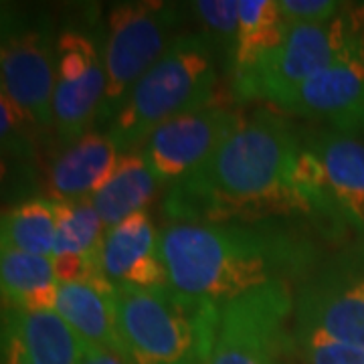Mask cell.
<instances>
[{
	"label": "cell",
	"mask_w": 364,
	"mask_h": 364,
	"mask_svg": "<svg viewBox=\"0 0 364 364\" xmlns=\"http://www.w3.org/2000/svg\"><path fill=\"white\" fill-rule=\"evenodd\" d=\"M57 213L51 198H26L2 215V249L51 257Z\"/></svg>",
	"instance_id": "7402d4cb"
},
{
	"label": "cell",
	"mask_w": 364,
	"mask_h": 364,
	"mask_svg": "<svg viewBox=\"0 0 364 364\" xmlns=\"http://www.w3.org/2000/svg\"><path fill=\"white\" fill-rule=\"evenodd\" d=\"M291 324L364 350V255L342 253L299 282Z\"/></svg>",
	"instance_id": "30bf717a"
},
{
	"label": "cell",
	"mask_w": 364,
	"mask_h": 364,
	"mask_svg": "<svg viewBox=\"0 0 364 364\" xmlns=\"http://www.w3.org/2000/svg\"><path fill=\"white\" fill-rule=\"evenodd\" d=\"M102 269L114 287L168 286V273L160 251V233L146 210L105 231Z\"/></svg>",
	"instance_id": "5bb4252c"
},
{
	"label": "cell",
	"mask_w": 364,
	"mask_h": 364,
	"mask_svg": "<svg viewBox=\"0 0 364 364\" xmlns=\"http://www.w3.org/2000/svg\"><path fill=\"white\" fill-rule=\"evenodd\" d=\"M219 308L172 286L114 287L117 332L130 364H203Z\"/></svg>",
	"instance_id": "277c9868"
},
{
	"label": "cell",
	"mask_w": 364,
	"mask_h": 364,
	"mask_svg": "<svg viewBox=\"0 0 364 364\" xmlns=\"http://www.w3.org/2000/svg\"><path fill=\"white\" fill-rule=\"evenodd\" d=\"M119 150L107 132L91 130L53 158L47 188L53 200H85L97 195L116 172Z\"/></svg>",
	"instance_id": "2e32d148"
},
{
	"label": "cell",
	"mask_w": 364,
	"mask_h": 364,
	"mask_svg": "<svg viewBox=\"0 0 364 364\" xmlns=\"http://www.w3.org/2000/svg\"><path fill=\"white\" fill-rule=\"evenodd\" d=\"M301 128L259 107L198 170L170 184L172 223H257L304 213L296 191Z\"/></svg>",
	"instance_id": "6da1fadb"
},
{
	"label": "cell",
	"mask_w": 364,
	"mask_h": 364,
	"mask_svg": "<svg viewBox=\"0 0 364 364\" xmlns=\"http://www.w3.org/2000/svg\"><path fill=\"white\" fill-rule=\"evenodd\" d=\"M296 294L279 282L225 301L203 364H282L291 350Z\"/></svg>",
	"instance_id": "9c48e42d"
},
{
	"label": "cell",
	"mask_w": 364,
	"mask_h": 364,
	"mask_svg": "<svg viewBox=\"0 0 364 364\" xmlns=\"http://www.w3.org/2000/svg\"><path fill=\"white\" fill-rule=\"evenodd\" d=\"M184 364H193V363H184Z\"/></svg>",
	"instance_id": "f1b7e54d"
},
{
	"label": "cell",
	"mask_w": 364,
	"mask_h": 364,
	"mask_svg": "<svg viewBox=\"0 0 364 364\" xmlns=\"http://www.w3.org/2000/svg\"><path fill=\"white\" fill-rule=\"evenodd\" d=\"M342 63L364 65V4H344L330 23L289 28L284 43L235 75L239 102L275 104L306 79Z\"/></svg>",
	"instance_id": "5b68a950"
},
{
	"label": "cell",
	"mask_w": 364,
	"mask_h": 364,
	"mask_svg": "<svg viewBox=\"0 0 364 364\" xmlns=\"http://www.w3.org/2000/svg\"><path fill=\"white\" fill-rule=\"evenodd\" d=\"M287 25L277 11L275 0H241L239 2V33L235 45L233 69L239 75L265 55L275 51L287 35Z\"/></svg>",
	"instance_id": "44dd1931"
},
{
	"label": "cell",
	"mask_w": 364,
	"mask_h": 364,
	"mask_svg": "<svg viewBox=\"0 0 364 364\" xmlns=\"http://www.w3.org/2000/svg\"><path fill=\"white\" fill-rule=\"evenodd\" d=\"M0 282L4 308L55 310L61 282L51 257L2 249Z\"/></svg>",
	"instance_id": "d6986e66"
},
{
	"label": "cell",
	"mask_w": 364,
	"mask_h": 364,
	"mask_svg": "<svg viewBox=\"0 0 364 364\" xmlns=\"http://www.w3.org/2000/svg\"><path fill=\"white\" fill-rule=\"evenodd\" d=\"M275 4L287 28L326 25L344 6L336 0H275Z\"/></svg>",
	"instance_id": "484cf974"
},
{
	"label": "cell",
	"mask_w": 364,
	"mask_h": 364,
	"mask_svg": "<svg viewBox=\"0 0 364 364\" xmlns=\"http://www.w3.org/2000/svg\"><path fill=\"white\" fill-rule=\"evenodd\" d=\"M296 191L304 215L364 231V132L301 130Z\"/></svg>",
	"instance_id": "8992f818"
},
{
	"label": "cell",
	"mask_w": 364,
	"mask_h": 364,
	"mask_svg": "<svg viewBox=\"0 0 364 364\" xmlns=\"http://www.w3.org/2000/svg\"><path fill=\"white\" fill-rule=\"evenodd\" d=\"M2 338L16 342L35 364H81L93 348L55 310H2Z\"/></svg>",
	"instance_id": "e0dca14e"
},
{
	"label": "cell",
	"mask_w": 364,
	"mask_h": 364,
	"mask_svg": "<svg viewBox=\"0 0 364 364\" xmlns=\"http://www.w3.org/2000/svg\"><path fill=\"white\" fill-rule=\"evenodd\" d=\"M273 107L344 132H364V65L342 63L306 79Z\"/></svg>",
	"instance_id": "4fadbf2b"
},
{
	"label": "cell",
	"mask_w": 364,
	"mask_h": 364,
	"mask_svg": "<svg viewBox=\"0 0 364 364\" xmlns=\"http://www.w3.org/2000/svg\"><path fill=\"white\" fill-rule=\"evenodd\" d=\"M53 200V198H51ZM57 235L51 259L59 282H85L112 286L102 269L105 227L93 200H53Z\"/></svg>",
	"instance_id": "9a60e30c"
},
{
	"label": "cell",
	"mask_w": 364,
	"mask_h": 364,
	"mask_svg": "<svg viewBox=\"0 0 364 364\" xmlns=\"http://www.w3.org/2000/svg\"><path fill=\"white\" fill-rule=\"evenodd\" d=\"M55 312L97 350L116 354L128 360L119 338L114 310V286L63 282L55 304ZM130 363V360H128Z\"/></svg>",
	"instance_id": "ac0fdd59"
},
{
	"label": "cell",
	"mask_w": 364,
	"mask_h": 364,
	"mask_svg": "<svg viewBox=\"0 0 364 364\" xmlns=\"http://www.w3.org/2000/svg\"><path fill=\"white\" fill-rule=\"evenodd\" d=\"M0 112H2L0 128H2L4 162L11 160V162H21V166H25L35 158L37 138L43 136V132L4 91L0 95Z\"/></svg>",
	"instance_id": "cb8c5ba5"
},
{
	"label": "cell",
	"mask_w": 364,
	"mask_h": 364,
	"mask_svg": "<svg viewBox=\"0 0 364 364\" xmlns=\"http://www.w3.org/2000/svg\"><path fill=\"white\" fill-rule=\"evenodd\" d=\"M168 286L223 306L257 287L304 279L320 263L304 235L272 221L170 223L160 231Z\"/></svg>",
	"instance_id": "7a4b0ae2"
},
{
	"label": "cell",
	"mask_w": 364,
	"mask_h": 364,
	"mask_svg": "<svg viewBox=\"0 0 364 364\" xmlns=\"http://www.w3.org/2000/svg\"><path fill=\"white\" fill-rule=\"evenodd\" d=\"M0 37L2 91L43 134H53L59 35L47 13L4 4Z\"/></svg>",
	"instance_id": "ba28073f"
},
{
	"label": "cell",
	"mask_w": 364,
	"mask_h": 364,
	"mask_svg": "<svg viewBox=\"0 0 364 364\" xmlns=\"http://www.w3.org/2000/svg\"><path fill=\"white\" fill-rule=\"evenodd\" d=\"M81 364H130V363H128V360H124V358H119V356H116V354H112V352L91 348V350L85 354V358L81 360Z\"/></svg>",
	"instance_id": "83f0119b"
},
{
	"label": "cell",
	"mask_w": 364,
	"mask_h": 364,
	"mask_svg": "<svg viewBox=\"0 0 364 364\" xmlns=\"http://www.w3.org/2000/svg\"><path fill=\"white\" fill-rule=\"evenodd\" d=\"M291 350L304 364H364V350L328 336L320 330L289 324Z\"/></svg>",
	"instance_id": "603a6c76"
},
{
	"label": "cell",
	"mask_w": 364,
	"mask_h": 364,
	"mask_svg": "<svg viewBox=\"0 0 364 364\" xmlns=\"http://www.w3.org/2000/svg\"><path fill=\"white\" fill-rule=\"evenodd\" d=\"M215 47L205 35L188 33L172 41L144 75L107 128L119 154L136 152L150 134L174 117L215 104Z\"/></svg>",
	"instance_id": "3957f363"
},
{
	"label": "cell",
	"mask_w": 364,
	"mask_h": 364,
	"mask_svg": "<svg viewBox=\"0 0 364 364\" xmlns=\"http://www.w3.org/2000/svg\"><path fill=\"white\" fill-rule=\"evenodd\" d=\"M105 95V67L95 39L65 28L57 41V79L53 93V138L63 150L95 130Z\"/></svg>",
	"instance_id": "8fae6325"
},
{
	"label": "cell",
	"mask_w": 364,
	"mask_h": 364,
	"mask_svg": "<svg viewBox=\"0 0 364 364\" xmlns=\"http://www.w3.org/2000/svg\"><path fill=\"white\" fill-rule=\"evenodd\" d=\"M158 181L140 152L122 154L116 172L93 196V207L104 221L105 231L136 213H142L156 193Z\"/></svg>",
	"instance_id": "ffe728a7"
},
{
	"label": "cell",
	"mask_w": 364,
	"mask_h": 364,
	"mask_svg": "<svg viewBox=\"0 0 364 364\" xmlns=\"http://www.w3.org/2000/svg\"><path fill=\"white\" fill-rule=\"evenodd\" d=\"M195 13L213 47H221L227 65L233 69L235 45L239 33V2L235 0H198Z\"/></svg>",
	"instance_id": "d4e9b609"
},
{
	"label": "cell",
	"mask_w": 364,
	"mask_h": 364,
	"mask_svg": "<svg viewBox=\"0 0 364 364\" xmlns=\"http://www.w3.org/2000/svg\"><path fill=\"white\" fill-rule=\"evenodd\" d=\"M181 16L170 2H126L107 13L104 37L105 95L95 130L105 132L134 85L176 39Z\"/></svg>",
	"instance_id": "52a82bcc"
},
{
	"label": "cell",
	"mask_w": 364,
	"mask_h": 364,
	"mask_svg": "<svg viewBox=\"0 0 364 364\" xmlns=\"http://www.w3.org/2000/svg\"><path fill=\"white\" fill-rule=\"evenodd\" d=\"M245 116L229 105L210 104L162 124L140 146V154L160 182L186 178L227 142Z\"/></svg>",
	"instance_id": "7c38bea8"
},
{
	"label": "cell",
	"mask_w": 364,
	"mask_h": 364,
	"mask_svg": "<svg viewBox=\"0 0 364 364\" xmlns=\"http://www.w3.org/2000/svg\"><path fill=\"white\" fill-rule=\"evenodd\" d=\"M2 364H35L25 350L9 338H2Z\"/></svg>",
	"instance_id": "4316f807"
}]
</instances>
